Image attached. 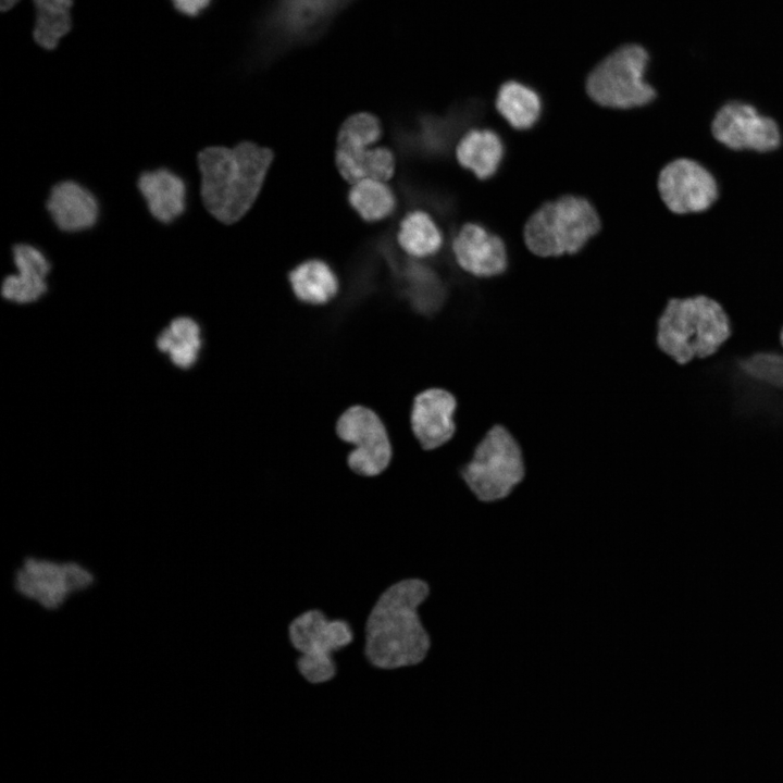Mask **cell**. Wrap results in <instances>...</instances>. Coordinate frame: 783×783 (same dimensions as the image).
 Wrapping results in <instances>:
<instances>
[{
	"label": "cell",
	"instance_id": "f546056e",
	"mask_svg": "<svg viewBox=\"0 0 783 783\" xmlns=\"http://www.w3.org/2000/svg\"><path fill=\"white\" fill-rule=\"evenodd\" d=\"M780 345H781V347H782V349H783V326H782L781 332H780Z\"/></svg>",
	"mask_w": 783,
	"mask_h": 783
},
{
	"label": "cell",
	"instance_id": "7c38bea8",
	"mask_svg": "<svg viewBox=\"0 0 783 783\" xmlns=\"http://www.w3.org/2000/svg\"><path fill=\"white\" fill-rule=\"evenodd\" d=\"M337 435L355 448L348 456V467L357 475L374 477L387 469L391 445L378 415L369 408L353 406L337 421Z\"/></svg>",
	"mask_w": 783,
	"mask_h": 783
},
{
	"label": "cell",
	"instance_id": "ba28073f",
	"mask_svg": "<svg viewBox=\"0 0 783 783\" xmlns=\"http://www.w3.org/2000/svg\"><path fill=\"white\" fill-rule=\"evenodd\" d=\"M648 52L638 45H625L600 61L586 79V91L599 105L629 110L644 107L657 97L646 82Z\"/></svg>",
	"mask_w": 783,
	"mask_h": 783
},
{
	"label": "cell",
	"instance_id": "4316f807",
	"mask_svg": "<svg viewBox=\"0 0 783 783\" xmlns=\"http://www.w3.org/2000/svg\"><path fill=\"white\" fill-rule=\"evenodd\" d=\"M382 136V125L371 113L350 115L339 127L337 142L374 145Z\"/></svg>",
	"mask_w": 783,
	"mask_h": 783
},
{
	"label": "cell",
	"instance_id": "6da1fadb",
	"mask_svg": "<svg viewBox=\"0 0 783 783\" xmlns=\"http://www.w3.org/2000/svg\"><path fill=\"white\" fill-rule=\"evenodd\" d=\"M430 594L427 582L411 577L391 584L378 596L364 625V654L372 666L394 670L425 660L432 638L420 607Z\"/></svg>",
	"mask_w": 783,
	"mask_h": 783
},
{
	"label": "cell",
	"instance_id": "277c9868",
	"mask_svg": "<svg viewBox=\"0 0 783 783\" xmlns=\"http://www.w3.org/2000/svg\"><path fill=\"white\" fill-rule=\"evenodd\" d=\"M355 1L272 0L258 25V60L268 63L291 49L314 42Z\"/></svg>",
	"mask_w": 783,
	"mask_h": 783
},
{
	"label": "cell",
	"instance_id": "30bf717a",
	"mask_svg": "<svg viewBox=\"0 0 783 783\" xmlns=\"http://www.w3.org/2000/svg\"><path fill=\"white\" fill-rule=\"evenodd\" d=\"M710 133L720 145L737 152L770 153L782 145L779 123L742 100L726 101L714 112Z\"/></svg>",
	"mask_w": 783,
	"mask_h": 783
},
{
	"label": "cell",
	"instance_id": "4fadbf2b",
	"mask_svg": "<svg viewBox=\"0 0 783 783\" xmlns=\"http://www.w3.org/2000/svg\"><path fill=\"white\" fill-rule=\"evenodd\" d=\"M451 247L459 266L473 276H497L507 268L505 243L480 224L462 225L453 236Z\"/></svg>",
	"mask_w": 783,
	"mask_h": 783
},
{
	"label": "cell",
	"instance_id": "52a82bcc",
	"mask_svg": "<svg viewBox=\"0 0 783 783\" xmlns=\"http://www.w3.org/2000/svg\"><path fill=\"white\" fill-rule=\"evenodd\" d=\"M288 636L299 654L297 669L311 684L333 680L337 674L336 654L356 639L347 620L330 618L320 609H310L294 618Z\"/></svg>",
	"mask_w": 783,
	"mask_h": 783
},
{
	"label": "cell",
	"instance_id": "3957f363",
	"mask_svg": "<svg viewBox=\"0 0 783 783\" xmlns=\"http://www.w3.org/2000/svg\"><path fill=\"white\" fill-rule=\"evenodd\" d=\"M731 336L726 310L705 294L670 297L656 320L657 349L680 365L717 355Z\"/></svg>",
	"mask_w": 783,
	"mask_h": 783
},
{
	"label": "cell",
	"instance_id": "f1b7e54d",
	"mask_svg": "<svg viewBox=\"0 0 783 783\" xmlns=\"http://www.w3.org/2000/svg\"><path fill=\"white\" fill-rule=\"evenodd\" d=\"M171 2L179 13L197 16L210 5L211 0H171Z\"/></svg>",
	"mask_w": 783,
	"mask_h": 783
},
{
	"label": "cell",
	"instance_id": "8fae6325",
	"mask_svg": "<svg viewBox=\"0 0 783 783\" xmlns=\"http://www.w3.org/2000/svg\"><path fill=\"white\" fill-rule=\"evenodd\" d=\"M657 190L664 207L676 215L703 213L720 197L714 175L687 157L675 158L662 166L657 177Z\"/></svg>",
	"mask_w": 783,
	"mask_h": 783
},
{
	"label": "cell",
	"instance_id": "603a6c76",
	"mask_svg": "<svg viewBox=\"0 0 783 783\" xmlns=\"http://www.w3.org/2000/svg\"><path fill=\"white\" fill-rule=\"evenodd\" d=\"M496 110L513 128L523 130L533 127L542 113V101L531 87L509 80L497 91Z\"/></svg>",
	"mask_w": 783,
	"mask_h": 783
},
{
	"label": "cell",
	"instance_id": "2e32d148",
	"mask_svg": "<svg viewBox=\"0 0 783 783\" xmlns=\"http://www.w3.org/2000/svg\"><path fill=\"white\" fill-rule=\"evenodd\" d=\"M55 226L66 233L91 228L99 217L96 196L82 184L65 179L52 186L46 202Z\"/></svg>",
	"mask_w": 783,
	"mask_h": 783
},
{
	"label": "cell",
	"instance_id": "5b68a950",
	"mask_svg": "<svg viewBox=\"0 0 783 783\" xmlns=\"http://www.w3.org/2000/svg\"><path fill=\"white\" fill-rule=\"evenodd\" d=\"M600 225L588 200L566 195L545 202L530 216L523 238L529 250L538 257L572 254L598 233Z\"/></svg>",
	"mask_w": 783,
	"mask_h": 783
},
{
	"label": "cell",
	"instance_id": "83f0119b",
	"mask_svg": "<svg viewBox=\"0 0 783 783\" xmlns=\"http://www.w3.org/2000/svg\"><path fill=\"white\" fill-rule=\"evenodd\" d=\"M20 0H0L2 12L11 10ZM35 14L70 11L74 0H32Z\"/></svg>",
	"mask_w": 783,
	"mask_h": 783
},
{
	"label": "cell",
	"instance_id": "d4e9b609",
	"mask_svg": "<svg viewBox=\"0 0 783 783\" xmlns=\"http://www.w3.org/2000/svg\"><path fill=\"white\" fill-rule=\"evenodd\" d=\"M348 201L366 222H376L390 216L397 204L391 188L385 182L377 179L353 183L348 192Z\"/></svg>",
	"mask_w": 783,
	"mask_h": 783
},
{
	"label": "cell",
	"instance_id": "9a60e30c",
	"mask_svg": "<svg viewBox=\"0 0 783 783\" xmlns=\"http://www.w3.org/2000/svg\"><path fill=\"white\" fill-rule=\"evenodd\" d=\"M16 273L4 277L2 297L13 303L38 301L48 290L47 276L51 263L42 250L30 244H16L12 249Z\"/></svg>",
	"mask_w": 783,
	"mask_h": 783
},
{
	"label": "cell",
	"instance_id": "8992f818",
	"mask_svg": "<svg viewBox=\"0 0 783 783\" xmlns=\"http://www.w3.org/2000/svg\"><path fill=\"white\" fill-rule=\"evenodd\" d=\"M525 474L521 448L501 425L493 426L461 469V478L477 501L493 504L510 496Z\"/></svg>",
	"mask_w": 783,
	"mask_h": 783
},
{
	"label": "cell",
	"instance_id": "5bb4252c",
	"mask_svg": "<svg viewBox=\"0 0 783 783\" xmlns=\"http://www.w3.org/2000/svg\"><path fill=\"white\" fill-rule=\"evenodd\" d=\"M456 409L453 395L442 388L426 389L414 398L410 422L422 448L436 449L451 439L456 431Z\"/></svg>",
	"mask_w": 783,
	"mask_h": 783
},
{
	"label": "cell",
	"instance_id": "44dd1931",
	"mask_svg": "<svg viewBox=\"0 0 783 783\" xmlns=\"http://www.w3.org/2000/svg\"><path fill=\"white\" fill-rule=\"evenodd\" d=\"M157 348L181 369H191L199 360L202 348L200 324L188 315L174 318L157 336Z\"/></svg>",
	"mask_w": 783,
	"mask_h": 783
},
{
	"label": "cell",
	"instance_id": "d6986e66",
	"mask_svg": "<svg viewBox=\"0 0 783 783\" xmlns=\"http://www.w3.org/2000/svg\"><path fill=\"white\" fill-rule=\"evenodd\" d=\"M504 153L505 146L501 138L488 128L467 132L456 147L459 164L480 179H487L498 171Z\"/></svg>",
	"mask_w": 783,
	"mask_h": 783
},
{
	"label": "cell",
	"instance_id": "7402d4cb",
	"mask_svg": "<svg viewBox=\"0 0 783 783\" xmlns=\"http://www.w3.org/2000/svg\"><path fill=\"white\" fill-rule=\"evenodd\" d=\"M291 289L300 301L309 304H324L333 299L339 288L334 270L323 260H307L289 274Z\"/></svg>",
	"mask_w": 783,
	"mask_h": 783
},
{
	"label": "cell",
	"instance_id": "ac0fdd59",
	"mask_svg": "<svg viewBox=\"0 0 783 783\" xmlns=\"http://www.w3.org/2000/svg\"><path fill=\"white\" fill-rule=\"evenodd\" d=\"M336 165L341 176L357 183L362 179L388 181L395 172V157L385 147L337 142Z\"/></svg>",
	"mask_w": 783,
	"mask_h": 783
},
{
	"label": "cell",
	"instance_id": "cb8c5ba5",
	"mask_svg": "<svg viewBox=\"0 0 783 783\" xmlns=\"http://www.w3.org/2000/svg\"><path fill=\"white\" fill-rule=\"evenodd\" d=\"M397 240L400 248L413 258H427L443 246V233L426 212L414 210L400 221Z\"/></svg>",
	"mask_w": 783,
	"mask_h": 783
},
{
	"label": "cell",
	"instance_id": "9c48e42d",
	"mask_svg": "<svg viewBox=\"0 0 783 783\" xmlns=\"http://www.w3.org/2000/svg\"><path fill=\"white\" fill-rule=\"evenodd\" d=\"M95 582V573L79 561L28 556L16 567L12 585L23 599L44 610L55 611L87 592Z\"/></svg>",
	"mask_w": 783,
	"mask_h": 783
},
{
	"label": "cell",
	"instance_id": "e0dca14e",
	"mask_svg": "<svg viewBox=\"0 0 783 783\" xmlns=\"http://www.w3.org/2000/svg\"><path fill=\"white\" fill-rule=\"evenodd\" d=\"M137 187L150 214L160 223H172L184 213L187 186L175 172L166 167L142 172Z\"/></svg>",
	"mask_w": 783,
	"mask_h": 783
},
{
	"label": "cell",
	"instance_id": "7a4b0ae2",
	"mask_svg": "<svg viewBox=\"0 0 783 783\" xmlns=\"http://www.w3.org/2000/svg\"><path fill=\"white\" fill-rule=\"evenodd\" d=\"M273 158L271 149L251 141L202 149L197 162L206 210L223 224L244 217L261 191Z\"/></svg>",
	"mask_w": 783,
	"mask_h": 783
},
{
	"label": "cell",
	"instance_id": "ffe728a7",
	"mask_svg": "<svg viewBox=\"0 0 783 783\" xmlns=\"http://www.w3.org/2000/svg\"><path fill=\"white\" fill-rule=\"evenodd\" d=\"M393 269L403 294L418 311L433 313L443 304L445 286L434 270L412 260L394 262Z\"/></svg>",
	"mask_w": 783,
	"mask_h": 783
},
{
	"label": "cell",
	"instance_id": "484cf974",
	"mask_svg": "<svg viewBox=\"0 0 783 783\" xmlns=\"http://www.w3.org/2000/svg\"><path fill=\"white\" fill-rule=\"evenodd\" d=\"M71 27L70 11L35 14L33 37L41 48L53 50L60 40L70 33Z\"/></svg>",
	"mask_w": 783,
	"mask_h": 783
}]
</instances>
